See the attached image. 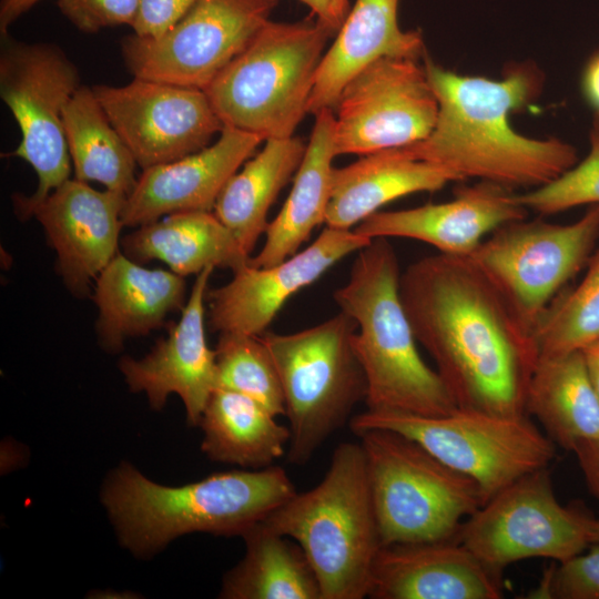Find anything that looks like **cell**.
<instances>
[{
	"mask_svg": "<svg viewBox=\"0 0 599 599\" xmlns=\"http://www.w3.org/2000/svg\"><path fill=\"white\" fill-rule=\"evenodd\" d=\"M415 337L457 408L527 416L539 361L532 331L470 256H424L400 274Z\"/></svg>",
	"mask_w": 599,
	"mask_h": 599,
	"instance_id": "1",
	"label": "cell"
},
{
	"mask_svg": "<svg viewBox=\"0 0 599 599\" xmlns=\"http://www.w3.org/2000/svg\"><path fill=\"white\" fill-rule=\"evenodd\" d=\"M423 59L438 114L424 140L400 148L406 155L445 169L458 182L476 179L511 191L544 186L579 161L572 144L526 136L510 124V114L542 91L536 64L515 63L500 79H489L447 70L427 54Z\"/></svg>",
	"mask_w": 599,
	"mask_h": 599,
	"instance_id": "2",
	"label": "cell"
},
{
	"mask_svg": "<svg viewBox=\"0 0 599 599\" xmlns=\"http://www.w3.org/2000/svg\"><path fill=\"white\" fill-rule=\"evenodd\" d=\"M295 494L291 477L276 465L165 486L122 461L105 478L101 501L119 542L146 558L186 534L242 537Z\"/></svg>",
	"mask_w": 599,
	"mask_h": 599,
	"instance_id": "3",
	"label": "cell"
},
{
	"mask_svg": "<svg viewBox=\"0 0 599 599\" xmlns=\"http://www.w3.org/2000/svg\"><path fill=\"white\" fill-rule=\"evenodd\" d=\"M400 268L386 237L357 252L347 281L333 293L356 329L352 347L366 380L368 410L439 416L457 408L436 369L422 358L404 308Z\"/></svg>",
	"mask_w": 599,
	"mask_h": 599,
	"instance_id": "4",
	"label": "cell"
},
{
	"mask_svg": "<svg viewBox=\"0 0 599 599\" xmlns=\"http://www.w3.org/2000/svg\"><path fill=\"white\" fill-rule=\"evenodd\" d=\"M262 521L301 546L323 599L367 597L382 541L359 441L341 443L323 479L296 491Z\"/></svg>",
	"mask_w": 599,
	"mask_h": 599,
	"instance_id": "5",
	"label": "cell"
},
{
	"mask_svg": "<svg viewBox=\"0 0 599 599\" xmlns=\"http://www.w3.org/2000/svg\"><path fill=\"white\" fill-rule=\"evenodd\" d=\"M333 34L314 16L268 20L205 88L224 126L267 139L293 135L308 113L316 71Z\"/></svg>",
	"mask_w": 599,
	"mask_h": 599,
	"instance_id": "6",
	"label": "cell"
},
{
	"mask_svg": "<svg viewBox=\"0 0 599 599\" xmlns=\"http://www.w3.org/2000/svg\"><path fill=\"white\" fill-rule=\"evenodd\" d=\"M364 449L382 546L455 539L483 504L478 485L389 429L356 435Z\"/></svg>",
	"mask_w": 599,
	"mask_h": 599,
	"instance_id": "7",
	"label": "cell"
},
{
	"mask_svg": "<svg viewBox=\"0 0 599 599\" xmlns=\"http://www.w3.org/2000/svg\"><path fill=\"white\" fill-rule=\"evenodd\" d=\"M356 324L336 315L295 333L265 332L285 402L288 460L307 463L366 397V380L352 347Z\"/></svg>",
	"mask_w": 599,
	"mask_h": 599,
	"instance_id": "8",
	"label": "cell"
},
{
	"mask_svg": "<svg viewBox=\"0 0 599 599\" xmlns=\"http://www.w3.org/2000/svg\"><path fill=\"white\" fill-rule=\"evenodd\" d=\"M349 425L355 435L382 428L415 440L473 479L484 502L522 476L549 467L555 457L554 441L527 416L461 408L439 416L366 409L351 418Z\"/></svg>",
	"mask_w": 599,
	"mask_h": 599,
	"instance_id": "9",
	"label": "cell"
},
{
	"mask_svg": "<svg viewBox=\"0 0 599 599\" xmlns=\"http://www.w3.org/2000/svg\"><path fill=\"white\" fill-rule=\"evenodd\" d=\"M0 97L14 116L21 141L11 155L29 163L38 176L31 196L16 195L22 220L69 180L71 158L62 112L80 88L77 67L57 45L23 43L1 34Z\"/></svg>",
	"mask_w": 599,
	"mask_h": 599,
	"instance_id": "10",
	"label": "cell"
},
{
	"mask_svg": "<svg viewBox=\"0 0 599 599\" xmlns=\"http://www.w3.org/2000/svg\"><path fill=\"white\" fill-rule=\"evenodd\" d=\"M599 241V204L575 222L521 219L504 224L469 255L535 325L566 284L586 267Z\"/></svg>",
	"mask_w": 599,
	"mask_h": 599,
	"instance_id": "11",
	"label": "cell"
},
{
	"mask_svg": "<svg viewBox=\"0 0 599 599\" xmlns=\"http://www.w3.org/2000/svg\"><path fill=\"white\" fill-rule=\"evenodd\" d=\"M278 0H197L156 37L121 42L134 78L205 90L253 40Z\"/></svg>",
	"mask_w": 599,
	"mask_h": 599,
	"instance_id": "12",
	"label": "cell"
},
{
	"mask_svg": "<svg viewBox=\"0 0 599 599\" xmlns=\"http://www.w3.org/2000/svg\"><path fill=\"white\" fill-rule=\"evenodd\" d=\"M455 539L499 573L526 559L564 561L589 545L578 512L557 499L549 467L490 497L464 520Z\"/></svg>",
	"mask_w": 599,
	"mask_h": 599,
	"instance_id": "13",
	"label": "cell"
},
{
	"mask_svg": "<svg viewBox=\"0 0 599 599\" xmlns=\"http://www.w3.org/2000/svg\"><path fill=\"white\" fill-rule=\"evenodd\" d=\"M418 60L383 57L345 84L334 108L336 155L403 148L432 132L438 101Z\"/></svg>",
	"mask_w": 599,
	"mask_h": 599,
	"instance_id": "14",
	"label": "cell"
},
{
	"mask_svg": "<svg viewBox=\"0 0 599 599\" xmlns=\"http://www.w3.org/2000/svg\"><path fill=\"white\" fill-rule=\"evenodd\" d=\"M92 90L142 170L206 148L224 128L201 89L134 78Z\"/></svg>",
	"mask_w": 599,
	"mask_h": 599,
	"instance_id": "15",
	"label": "cell"
},
{
	"mask_svg": "<svg viewBox=\"0 0 599 599\" xmlns=\"http://www.w3.org/2000/svg\"><path fill=\"white\" fill-rule=\"evenodd\" d=\"M369 242L353 230L325 226L312 244L277 264L244 265L229 283L207 290L209 327L261 336L294 294Z\"/></svg>",
	"mask_w": 599,
	"mask_h": 599,
	"instance_id": "16",
	"label": "cell"
},
{
	"mask_svg": "<svg viewBox=\"0 0 599 599\" xmlns=\"http://www.w3.org/2000/svg\"><path fill=\"white\" fill-rule=\"evenodd\" d=\"M214 267L196 275L177 323L144 357L123 356L119 368L131 392L144 393L152 409H162L171 394L184 404L190 426H199L217 388L215 349L205 338L206 292Z\"/></svg>",
	"mask_w": 599,
	"mask_h": 599,
	"instance_id": "17",
	"label": "cell"
},
{
	"mask_svg": "<svg viewBox=\"0 0 599 599\" xmlns=\"http://www.w3.org/2000/svg\"><path fill=\"white\" fill-rule=\"evenodd\" d=\"M125 199L69 179L32 210L57 254V272L73 295H88L92 280L119 253Z\"/></svg>",
	"mask_w": 599,
	"mask_h": 599,
	"instance_id": "18",
	"label": "cell"
},
{
	"mask_svg": "<svg viewBox=\"0 0 599 599\" xmlns=\"http://www.w3.org/2000/svg\"><path fill=\"white\" fill-rule=\"evenodd\" d=\"M527 216L528 210L518 203L514 191L478 181L458 186L455 197L447 202L378 211L353 231L369 240L412 238L436 247L439 253L469 256L498 227Z\"/></svg>",
	"mask_w": 599,
	"mask_h": 599,
	"instance_id": "19",
	"label": "cell"
},
{
	"mask_svg": "<svg viewBox=\"0 0 599 599\" xmlns=\"http://www.w3.org/2000/svg\"><path fill=\"white\" fill-rule=\"evenodd\" d=\"M263 141L257 134L224 126L213 144L143 170L125 199L122 225L138 227L176 212L212 211L226 182Z\"/></svg>",
	"mask_w": 599,
	"mask_h": 599,
	"instance_id": "20",
	"label": "cell"
},
{
	"mask_svg": "<svg viewBox=\"0 0 599 599\" xmlns=\"http://www.w3.org/2000/svg\"><path fill=\"white\" fill-rule=\"evenodd\" d=\"M501 575L456 539L382 546L367 597L374 599H499Z\"/></svg>",
	"mask_w": 599,
	"mask_h": 599,
	"instance_id": "21",
	"label": "cell"
},
{
	"mask_svg": "<svg viewBox=\"0 0 599 599\" xmlns=\"http://www.w3.org/2000/svg\"><path fill=\"white\" fill-rule=\"evenodd\" d=\"M185 294L183 276L146 268L118 253L95 280L100 345L108 352H119L125 339L160 328L171 313L184 307Z\"/></svg>",
	"mask_w": 599,
	"mask_h": 599,
	"instance_id": "22",
	"label": "cell"
},
{
	"mask_svg": "<svg viewBox=\"0 0 599 599\" xmlns=\"http://www.w3.org/2000/svg\"><path fill=\"white\" fill-rule=\"evenodd\" d=\"M399 0H355L316 71L308 113L333 109L345 84L383 57L424 58L419 30L398 24Z\"/></svg>",
	"mask_w": 599,
	"mask_h": 599,
	"instance_id": "23",
	"label": "cell"
},
{
	"mask_svg": "<svg viewBox=\"0 0 599 599\" xmlns=\"http://www.w3.org/2000/svg\"><path fill=\"white\" fill-rule=\"evenodd\" d=\"M456 176L435 164L406 155L400 148L362 155L334 167L325 225L352 230L385 204L419 192H435Z\"/></svg>",
	"mask_w": 599,
	"mask_h": 599,
	"instance_id": "24",
	"label": "cell"
},
{
	"mask_svg": "<svg viewBox=\"0 0 599 599\" xmlns=\"http://www.w3.org/2000/svg\"><path fill=\"white\" fill-rule=\"evenodd\" d=\"M120 245L130 260L140 264L158 260L183 277L210 266L234 272L251 258L211 211L167 214L138 226L121 238Z\"/></svg>",
	"mask_w": 599,
	"mask_h": 599,
	"instance_id": "25",
	"label": "cell"
},
{
	"mask_svg": "<svg viewBox=\"0 0 599 599\" xmlns=\"http://www.w3.org/2000/svg\"><path fill=\"white\" fill-rule=\"evenodd\" d=\"M315 123L292 190L265 231L261 251L250 258L254 267L277 264L298 252L314 229L325 223L332 192L335 150V114L326 108Z\"/></svg>",
	"mask_w": 599,
	"mask_h": 599,
	"instance_id": "26",
	"label": "cell"
},
{
	"mask_svg": "<svg viewBox=\"0 0 599 599\" xmlns=\"http://www.w3.org/2000/svg\"><path fill=\"white\" fill-rule=\"evenodd\" d=\"M201 450L212 461L245 469L273 466L291 440L290 428L253 398L217 387L199 423Z\"/></svg>",
	"mask_w": 599,
	"mask_h": 599,
	"instance_id": "27",
	"label": "cell"
},
{
	"mask_svg": "<svg viewBox=\"0 0 599 599\" xmlns=\"http://www.w3.org/2000/svg\"><path fill=\"white\" fill-rule=\"evenodd\" d=\"M527 414L565 449L599 439V397L581 352L540 356L531 376Z\"/></svg>",
	"mask_w": 599,
	"mask_h": 599,
	"instance_id": "28",
	"label": "cell"
},
{
	"mask_svg": "<svg viewBox=\"0 0 599 599\" xmlns=\"http://www.w3.org/2000/svg\"><path fill=\"white\" fill-rule=\"evenodd\" d=\"M264 142L226 182L213 209L248 255L265 234L270 207L296 173L306 150L303 140L293 135Z\"/></svg>",
	"mask_w": 599,
	"mask_h": 599,
	"instance_id": "29",
	"label": "cell"
},
{
	"mask_svg": "<svg viewBox=\"0 0 599 599\" xmlns=\"http://www.w3.org/2000/svg\"><path fill=\"white\" fill-rule=\"evenodd\" d=\"M242 538L244 557L224 576L220 598L323 599L316 573L295 540L263 521Z\"/></svg>",
	"mask_w": 599,
	"mask_h": 599,
	"instance_id": "30",
	"label": "cell"
},
{
	"mask_svg": "<svg viewBox=\"0 0 599 599\" xmlns=\"http://www.w3.org/2000/svg\"><path fill=\"white\" fill-rule=\"evenodd\" d=\"M62 120L74 179L99 182L128 196L138 181V164L92 88L80 85L67 102Z\"/></svg>",
	"mask_w": 599,
	"mask_h": 599,
	"instance_id": "31",
	"label": "cell"
},
{
	"mask_svg": "<svg viewBox=\"0 0 599 599\" xmlns=\"http://www.w3.org/2000/svg\"><path fill=\"white\" fill-rule=\"evenodd\" d=\"M532 335L539 357L578 352L599 339V245L582 280L554 298Z\"/></svg>",
	"mask_w": 599,
	"mask_h": 599,
	"instance_id": "32",
	"label": "cell"
},
{
	"mask_svg": "<svg viewBox=\"0 0 599 599\" xmlns=\"http://www.w3.org/2000/svg\"><path fill=\"white\" fill-rule=\"evenodd\" d=\"M215 358L217 387L246 395L275 416H285L281 380L261 336L220 333Z\"/></svg>",
	"mask_w": 599,
	"mask_h": 599,
	"instance_id": "33",
	"label": "cell"
},
{
	"mask_svg": "<svg viewBox=\"0 0 599 599\" xmlns=\"http://www.w3.org/2000/svg\"><path fill=\"white\" fill-rule=\"evenodd\" d=\"M516 200L540 215L599 204V134L591 130L589 152L583 160L544 186L516 193Z\"/></svg>",
	"mask_w": 599,
	"mask_h": 599,
	"instance_id": "34",
	"label": "cell"
},
{
	"mask_svg": "<svg viewBox=\"0 0 599 599\" xmlns=\"http://www.w3.org/2000/svg\"><path fill=\"white\" fill-rule=\"evenodd\" d=\"M529 598L599 599V542L552 566Z\"/></svg>",
	"mask_w": 599,
	"mask_h": 599,
	"instance_id": "35",
	"label": "cell"
},
{
	"mask_svg": "<svg viewBox=\"0 0 599 599\" xmlns=\"http://www.w3.org/2000/svg\"><path fill=\"white\" fill-rule=\"evenodd\" d=\"M141 0H58L61 13L80 31L101 29L135 21Z\"/></svg>",
	"mask_w": 599,
	"mask_h": 599,
	"instance_id": "36",
	"label": "cell"
},
{
	"mask_svg": "<svg viewBox=\"0 0 599 599\" xmlns=\"http://www.w3.org/2000/svg\"><path fill=\"white\" fill-rule=\"evenodd\" d=\"M197 0H141L132 24L139 37H156L177 22Z\"/></svg>",
	"mask_w": 599,
	"mask_h": 599,
	"instance_id": "37",
	"label": "cell"
},
{
	"mask_svg": "<svg viewBox=\"0 0 599 599\" xmlns=\"http://www.w3.org/2000/svg\"><path fill=\"white\" fill-rule=\"evenodd\" d=\"M312 14L335 35L351 10L349 0H300Z\"/></svg>",
	"mask_w": 599,
	"mask_h": 599,
	"instance_id": "38",
	"label": "cell"
},
{
	"mask_svg": "<svg viewBox=\"0 0 599 599\" xmlns=\"http://www.w3.org/2000/svg\"><path fill=\"white\" fill-rule=\"evenodd\" d=\"M572 451L590 493L599 504V439L580 444Z\"/></svg>",
	"mask_w": 599,
	"mask_h": 599,
	"instance_id": "39",
	"label": "cell"
},
{
	"mask_svg": "<svg viewBox=\"0 0 599 599\" xmlns=\"http://www.w3.org/2000/svg\"><path fill=\"white\" fill-rule=\"evenodd\" d=\"M581 92L593 113H599V50L587 60L581 74Z\"/></svg>",
	"mask_w": 599,
	"mask_h": 599,
	"instance_id": "40",
	"label": "cell"
},
{
	"mask_svg": "<svg viewBox=\"0 0 599 599\" xmlns=\"http://www.w3.org/2000/svg\"><path fill=\"white\" fill-rule=\"evenodd\" d=\"M39 0H0V33H8L9 28L31 9Z\"/></svg>",
	"mask_w": 599,
	"mask_h": 599,
	"instance_id": "41",
	"label": "cell"
},
{
	"mask_svg": "<svg viewBox=\"0 0 599 599\" xmlns=\"http://www.w3.org/2000/svg\"><path fill=\"white\" fill-rule=\"evenodd\" d=\"M580 352L590 382L599 397V339L583 347Z\"/></svg>",
	"mask_w": 599,
	"mask_h": 599,
	"instance_id": "42",
	"label": "cell"
},
{
	"mask_svg": "<svg viewBox=\"0 0 599 599\" xmlns=\"http://www.w3.org/2000/svg\"><path fill=\"white\" fill-rule=\"evenodd\" d=\"M578 518L589 544L599 542V518L578 511Z\"/></svg>",
	"mask_w": 599,
	"mask_h": 599,
	"instance_id": "43",
	"label": "cell"
},
{
	"mask_svg": "<svg viewBox=\"0 0 599 599\" xmlns=\"http://www.w3.org/2000/svg\"><path fill=\"white\" fill-rule=\"evenodd\" d=\"M592 130L599 134V113H593Z\"/></svg>",
	"mask_w": 599,
	"mask_h": 599,
	"instance_id": "44",
	"label": "cell"
}]
</instances>
